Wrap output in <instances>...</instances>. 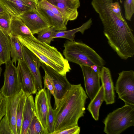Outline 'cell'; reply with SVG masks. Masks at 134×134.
<instances>
[{"label": "cell", "mask_w": 134, "mask_h": 134, "mask_svg": "<svg viewBox=\"0 0 134 134\" xmlns=\"http://www.w3.org/2000/svg\"><path fill=\"white\" fill-rule=\"evenodd\" d=\"M88 97L81 84L72 85L54 110V131L52 134L78 125V121L85 113Z\"/></svg>", "instance_id": "1"}, {"label": "cell", "mask_w": 134, "mask_h": 134, "mask_svg": "<svg viewBox=\"0 0 134 134\" xmlns=\"http://www.w3.org/2000/svg\"><path fill=\"white\" fill-rule=\"evenodd\" d=\"M21 44L35 54L42 62L60 74L66 76L71 70L69 62L56 48L40 41L34 35L17 37Z\"/></svg>", "instance_id": "2"}, {"label": "cell", "mask_w": 134, "mask_h": 134, "mask_svg": "<svg viewBox=\"0 0 134 134\" xmlns=\"http://www.w3.org/2000/svg\"><path fill=\"white\" fill-rule=\"evenodd\" d=\"M63 54L68 61L90 67L104 66L103 59L92 48L82 42L66 41L64 44Z\"/></svg>", "instance_id": "3"}, {"label": "cell", "mask_w": 134, "mask_h": 134, "mask_svg": "<svg viewBox=\"0 0 134 134\" xmlns=\"http://www.w3.org/2000/svg\"><path fill=\"white\" fill-rule=\"evenodd\" d=\"M104 132L107 134H119L134 126V107L125 104L109 113L104 119Z\"/></svg>", "instance_id": "4"}, {"label": "cell", "mask_w": 134, "mask_h": 134, "mask_svg": "<svg viewBox=\"0 0 134 134\" xmlns=\"http://www.w3.org/2000/svg\"><path fill=\"white\" fill-rule=\"evenodd\" d=\"M115 90L125 104L134 107V71L123 70L118 74Z\"/></svg>", "instance_id": "5"}, {"label": "cell", "mask_w": 134, "mask_h": 134, "mask_svg": "<svg viewBox=\"0 0 134 134\" xmlns=\"http://www.w3.org/2000/svg\"><path fill=\"white\" fill-rule=\"evenodd\" d=\"M5 64L4 82L0 91L5 97H7L15 94L22 90L16 67L11 60Z\"/></svg>", "instance_id": "6"}, {"label": "cell", "mask_w": 134, "mask_h": 134, "mask_svg": "<svg viewBox=\"0 0 134 134\" xmlns=\"http://www.w3.org/2000/svg\"><path fill=\"white\" fill-rule=\"evenodd\" d=\"M44 72L50 77L53 82L55 97L56 107L60 100L70 89L71 84L67 80L66 76H63L54 70L41 62V65Z\"/></svg>", "instance_id": "7"}, {"label": "cell", "mask_w": 134, "mask_h": 134, "mask_svg": "<svg viewBox=\"0 0 134 134\" xmlns=\"http://www.w3.org/2000/svg\"><path fill=\"white\" fill-rule=\"evenodd\" d=\"M16 68L19 81L23 92L27 96L36 93L37 90L34 77L23 60H18Z\"/></svg>", "instance_id": "8"}, {"label": "cell", "mask_w": 134, "mask_h": 134, "mask_svg": "<svg viewBox=\"0 0 134 134\" xmlns=\"http://www.w3.org/2000/svg\"><path fill=\"white\" fill-rule=\"evenodd\" d=\"M38 0H0L5 12L11 16L19 17L24 13L36 9Z\"/></svg>", "instance_id": "9"}, {"label": "cell", "mask_w": 134, "mask_h": 134, "mask_svg": "<svg viewBox=\"0 0 134 134\" xmlns=\"http://www.w3.org/2000/svg\"><path fill=\"white\" fill-rule=\"evenodd\" d=\"M34 35L51 27L36 9L26 12L19 16Z\"/></svg>", "instance_id": "10"}, {"label": "cell", "mask_w": 134, "mask_h": 134, "mask_svg": "<svg viewBox=\"0 0 134 134\" xmlns=\"http://www.w3.org/2000/svg\"><path fill=\"white\" fill-rule=\"evenodd\" d=\"M80 66L83 75L86 92L91 100L95 96L100 87V70L96 71L89 66Z\"/></svg>", "instance_id": "11"}, {"label": "cell", "mask_w": 134, "mask_h": 134, "mask_svg": "<svg viewBox=\"0 0 134 134\" xmlns=\"http://www.w3.org/2000/svg\"><path fill=\"white\" fill-rule=\"evenodd\" d=\"M22 49L23 60L34 77L37 90L39 91L43 88L41 77L40 71L41 61L33 53L23 46Z\"/></svg>", "instance_id": "12"}, {"label": "cell", "mask_w": 134, "mask_h": 134, "mask_svg": "<svg viewBox=\"0 0 134 134\" xmlns=\"http://www.w3.org/2000/svg\"><path fill=\"white\" fill-rule=\"evenodd\" d=\"M58 9L68 21L76 19L78 16L80 1L75 0H45Z\"/></svg>", "instance_id": "13"}, {"label": "cell", "mask_w": 134, "mask_h": 134, "mask_svg": "<svg viewBox=\"0 0 134 134\" xmlns=\"http://www.w3.org/2000/svg\"><path fill=\"white\" fill-rule=\"evenodd\" d=\"M36 9L50 26L54 27L56 31L66 30L68 21L55 14L42 0L39 2Z\"/></svg>", "instance_id": "14"}, {"label": "cell", "mask_w": 134, "mask_h": 134, "mask_svg": "<svg viewBox=\"0 0 134 134\" xmlns=\"http://www.w3.org/2000/svg\"><path fill=\"white\" fill-rule=\"evenodd\" d=\"M35 104L36 115L43 128L48 132V104L46 88H43L37 92Z\"/></svg>", "instance_id": "15"}, {"label": "cell", "mask_w": 134, "mask_h": 134, "mask_svg": "<svg viewBox=\"0 0 134 134\" xmlns=\"http://www.w3.org/2000/svg\"><path fill=\"white\" fill-rule=\"evenodd\" d=\"M100 77L104 92V101L107 105L115 102L114 87L109 69L104 66L100 70Z\"/></svg>", "instance_id": "16"}, {"label": "cell", "mask_w": 134, "mask_h": 134, "mask_svg": "<svg viewBox=\"0 0 134 134\" xmlns=\"http://www.w3.org/2000/svg\"><path fill=\"white\" fill-rule=\"evenodd\" d=\"M23 92L21 90L18 93L6 97L5 116L13 134H17L16 127V115L18 106Z\"/></svg>", "instance_id": "17"}, {"label": "cell", "mask_w": 134, "mask_h": 134, "mask_svg": "<svg viewBox=\"0 0 134 134\" xmlns=\"http://www.w3.org/2000/svg\"><path fill=\"white\" fill-rule=\"evenodd\" d=\"M35 113L33 97L32 95L27 96L24 108L20 134H27L30 124Z\"/></svg>", "instance_id": "18"}, {"label": "cell", "mask_w": 134, "mask_h": 134, "mask_svg": "<svg viewBox=\"0 0 134 134\" xmlns=\"http://www.w3.org/2000/svg\"><path fill=\"white\" fill-rule=\"evenodd\" d=\"M10 32V35L16 37H29L34 35L19 17L11 16Z\"/></svg>", "instance_id": "19"}, {"label": "cell", "mask_w": 134, "mask_h": 134, "mask_svg": "<svg viewBox=\"0 0 134 134\" xmlns=\"http://www.w3.org/2000/svg\"><path fill=\"white\" fill-rule=\"evenodd\" d=\"M92 24V19L90 18L81 26L77 28L68 30L56 31L53 36V38H62L68 39L70 41H74L76 33L80 32L82 34H83L86 30L90 27Z\"/></svg>", "instance_id": "20"}, {"label": "cell", "mask_w": 134, "mask_h": 134, "mask_svg": "<svg viewBox=\"0 0 134 134\" xmlns=\"http://www.w3.org/2000/svg\"><path fill=\"white\" fill-rule=\"evenodd\" d=\"M10 49L9 36L0 30V67L11 60Z\"/></svg>", "instance_id": "21"}, {"label": "cell", "mask_w": 134, "mask_h": 134, "mask_svg": "<svg viewBox=\"0 0 134 134\" xmlns=\"http://www.w3.org/2000/svg\"><path fill=\"white\" fill-rule=\"evenodd\" d=\"M104 100V90L102 85L95 96L91 101L87 108L96 121L99 119V109Z\"/></svg>", "instance_id": "22"}, {"label": "cell", "mask_w": 134, "mask_h": 134, "mask_svg": "<svg viewBox=\"0 0 134 134\" xmlns=\"http://www.w3.org/2000/svg\"><path fill=\"white\" fill-rule=\"evenodd\" d=\"M9 36L11 45L10 56L12 58L11 61L15 65L19 59L23 60V46L17 37L11 35Z\"/></svg>", "instance_id": "23"}, {"label": "cell", "mask_w": 134, "mask_h": 134, "mask_svg": "<svg viewBox=\"0 0 134 134\" xmlns=\"http://www.w3.org/2000/svg\"><path fill=\"white\" fill-rule=\"evenodd\" d=\"M47 95L48 110L47 115V132L48 134H52L54 131L55 114L54 110L51 103L52 94L48 90H46Z\"/></svg>", "instance_id": "24"}, {"label": "cell", "mask_w": 134, "mask_h": 134, "mask_svg": "<svg viewBox=\"0 0 134 134\" xmlns=\"http://www.w3.org/2000/svg\"><path fill=\"white\" fill-rule=\"evenodd\" d=\"M27 134H48L39 120L36 112L30 124Z\"/></svg>", "instance_id": "25"}, {"label": "cell", "mask_w": 134, "mask_h": 134, "mask_svg": "<svg viewBox=\"0 0 134 134\" xmlns=\"http://www.w3.org/2000/svg\"><path fill=\"white\" fill-rule=\"evenodd\" d=\"M27 96L26 94L23 93L18 106L16 115V127L17 134H20L21 133L23 110Z\"/></svg>", "instance_id": "26"}, {"label": "cell", "mask_w": 134, "mask_h": 134, "mask_svg": "<svg viewBox=\"0 0 134 134\" xmlns=\"http://www.w3.org/2000/svg\"><path fill=\"white\" fill-rule=\"evenodd\" d=\"M56 31L53 27L45 29L38 34L37 38L41 42L50 44L53 40V36Z\"/></svg>", "instance_id": "27"}, {"label": "cell", "mask_w": 134, "mask_h": 134, "mask_svg": "<svg viewBox=\"0 0 134 134\" xmlns=\"http://www.w3.org/2000/svg\"><path fill=\"white\" fill-rule=\"evenodd\" d=\"M11 16L6 12L0 13V30L6 35H10V25Z\"/></svg>", "instance_id": "28"}, {"label": "cell", "mask_w": 134, "mask_h": 134, "mask_svg": "<svg viewBox=\"0 0 134 134\" xmlns=\"http://www.w3.org/2000/svg\"><path fill=\"white\" fill-rule=\"evenodd\" d=\"M124 5L126 19L130 21L134 13V0H125Z\"/></svg>", "instance_id": "29"}, {"label": "cell", "mask_w": 134, "mask_h": 134, "mask_svg": "<svg viewBox=\"0 0 134 134\" xmlns=\"http://www.w3.org/2000/svg\"><path fill=\"white\" fill-rule=\"evenodd\" d=\"M0 134H13L5 115L0 121Z\"/></svg>", "instance_id": "30"}, {"label": "cell", "mask_w": 134, "mask_h": 134, "mask_svg": "<svg viewBox=\"0 0 134 134\" xmlns=\"http://www.w3.org/2000/svg\"><path fill=\"white\" fill-rule=\"evenodd\" d=\"M44 87L46 88H47L49 90L50 93L53 96L54 100L55 99V97L54 93V88L52 81L48 75L45 72L44 76L43 77Z\"/></svg>", "instance_id": "31"}, {"label": "cell", "mask_w": 134, "mask_h": 134, "mask_svg": "<svg viewBox=\"0 0 134 134\" xmlns=\"http://www.w3.org/2000/svg\"><path fill=\"white\" fill-rule=\"evenodd\" d=\"M6 111V97L0 91V121L5 115Z\"/></svg>", "instance_id": "32"}, {"label": "cell", "mask_w": 134, "mask_h": 134, "mask_svg": "<svg viewBox=\"0 0 134 134\" xmlns=\"http://www.w3.org/2000/svg\"><path fill=\"white\" fill-rule=\"evenodd\" d=\"M80 131V127L77 125L57 132L55 134H79Z\"/></svg>", "instance_id": "33"}, {"label": "cell", "mask_w": 134, "mask_h": 134, "mask_svg": "<svg viewBox=\"0 0 134 134\" xmlns=\"http://www.w3.org/2000/svg\"><path fill=\"white\" fill-rule=\"evenodd\" d=\"M111 7L113 12L120 19L124 20L121 13V8L118 2H112L111 4Z\"/></svg>", "instance_id": "34"}, {"label": "cell", "mask_w": 134, "mask_h": 134, "mask_svg": "<svg viewBox=\"0 0 134 134\" xmlns=\"http://www.w3.org/2000/svg\"><path fill=\"white\" fill-rule=\"evenodd\" d=\"M42 0L43 3L55 14L59 16L66 19L64 18L58 9L55 6L45 0ZM66 20H67L66 19Z\"/></svg>", "instance_id": "35"}, {"label": "cell", "mask_w": 134, "mask_h": 134, "mask_svg": "<svg viewBox=\"0 0 134 134\" xmlns=\"http://www.w3.org/2000/svg\"><path fill=\"white\" fill-rule=\"evenodd\" d=\"M6 12L3 6L0 3V13Z\"/></svg>", "instance_id": "36"}, {"label": "cell", "mask_w": 134, "mask_h": 134, "mask_svg": "<svg viewBox=\"0 0 134 134\" xmlns=\"http://www.w3.org/2000/svg\"><path fill=\"white\" fill-rule=\"evenodd\" d=\"M2 69L1 67H0V77L1 75V72H2Z\"/></svg>", "instance_id": "37"}, {"label": "cell", "mask_w": 134, "mask_h": 134, "mask_svg": "<svg viewBox=\"0 0 134 134\" xmlns=\"http://www.w3.org/2000/svg\"><path fill=\"white\" fill-rule=\"evenodd\" d=\"M120 0V2L121 3H122V0Z\"/></svg>", "instance_id": "38"}, {"label": "cell", "mask_w": 134, "mask_h": 134, "mask_svg": "<svg viewBox=\"0 0 134 134\" xmlns=\"http://www.w3.org/2000/svg\"><path fill=\"white\" fill-rule=\"evenodd\" d=\"M75 0L77 1H80L79 0Z\"/></svg>", "instance_id": "39"}]
</instances>
